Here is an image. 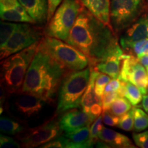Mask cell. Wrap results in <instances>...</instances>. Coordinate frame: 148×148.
Here are the masks:
<instances>
[{
    "label": "cell",
    "mask_w": 148,
    "mask_h": 148,
    "mask_svg": "<svg viewBox=\"0 0 148 148\" xmlns=\"http://www.w3.org/2000/svg\"><path fill=\"white\" fill-rule=\"evenodd\" d=\"M65 42L82 51L88 58L91 67L114 53L123 52L112 27L84 7Z\"/></svg>",
    "instance_id": "1"
},
{
    "label": "cell",
    "mask_w": 148,
    "mask_h": 148,
    "mask_svg": "<svg viewBox=\"0 0 148 148\" xmlns=\"http://www.w3.org/2000/svg\"><path fill=\"white\" fill-rule=\"evenodd\" d=\"M68 71L40 47L29 65L21 92H29L51 102Z\"/></svg>",
    "instance_id": "2"
},
{
    "label": "cell",
    "mask_w": 148,
    "mask_h": 148,
    "mask_svg": "<svg viewBox=\"0 0 148 148\" xmlns=\"http://www.w3.org/2000/svg\"><path fill=\"white\" fill-rule=\"evenodd\" d=\"M40 41L1 62V90L7 96L21 91L27 71L36 55Z\"/></svg>",
    "instance_id": "3"
},
{
    "label": "cell",
    "mask_w": 148,
    "mask_h": 148,
    "mask_svg": "<svg viewBox=\"0 0 148 148\" xmlns=\"http://www.w3.org/2000/svg\"><path fill=\"white\" fill-rule=\"evenodd\" d=\"M91 66L68 73L62 80L58 90L56 113L60 114L72 108H79L87 88Z\"/></svg>",
    "instance_id": "4"
},
{
    "label": "cell",
    "mask_w": 148,
    "mask_h": 148,
    "mask_svg": "<svg viewBox=\"0 0 148 148\" xmlns=\"http://www.w3.org/2000/svg\"><path fill=\"white\" fill-rule=\"evenodd\" d=\"M49 103L39 96L19 91L8 95L5 108L11 116L27 125L43 117Z\"/></svg>",
    "instance_id": "5"
},
{
    "label": "cell",
    "mask_w": 148,
    "mask_h": 148,
    "mask_svg": "<svg viewBox=\"0 0 148 148\" xmlns=\"http://www.w3.org/2000/svg\"><path fill=\"white\" fill-rule=\"evenodd\" d=\"M40 47L50 54L68 73L80 71L89 66L87 57L64 40L45 36L40 41Z\"/></svg>",
    "instance_id": "6"
},
{
    "label": "cell",
    "mask_w": 148,
    "mask_h": 148,
    "mask_svg": "<svg viewBox=\"0 0 148 148\" xmlns=\"http://www.w3.org/2000/svg\"><path fill=\"white\" fill-rule=\"evenodd\" d=\"M82 8L78 0H63L48 21L45 36L66 41Z\"/></svg>",
    "instance_id": "7"
},
{
    "label": "cell",
    "mask_w": 148,
    "mask_h": 148,
    "mask_svg": "<svg viewBox=\"0 0 148 148\" xmlns=\"http://www.w3.org/2000/svg\"><path fill=\"white\" fill-rule=\"evenodd\" d=\"M145 0H112L110 25L116 34L125 30L139 18Z\"/></svg>",
    "instance_id": "8"
},
{
    "label": "cell",
    "mask_w": 148,
    "mask_h": 148,
    "mask_svg": "<svg viewBox=\"0 0 148 148\" xmlns=\"http://www.w3.org/2000/svg\"><path fill=\"white\" fill-rule=\"evenodd\" d=\"M45 36V30L28 23H18L17 27L6 43L0 47V59L3 60L19 52L36 42L40 41Z\"/></svg>",
    "instance_id": "9"
},
{
    "label": "cell",
    "mask_w": 148,
    "mask_h": 148,
    "mask_svg": "<svg viewBox=\"0 0 148 148\" xmlns=\"http://www.w3.org/2000/svg\"><path fill=\"white\" fill-rule=\"evenodd\" d=\"M62 132L59 120L52 117L37 126L27 128L24 132L16 135V139L21 147H36L61 136Z\"/></svg>",
    "instance_id": "10"
},
{
    "label": "cell",
    "mask_w": 148,
    "mask_h": 148,
    "mask_svg": "<svg viewBox=\"0 0 148 148\" xmlns=\"http://www.w3.org/2000/svg\"><path fill=\"white\" fill-rule=\"evenodd\" d=\"M120 78L137 86L143 95L147 92L148 74L137 57L131 54H125L121 63Z\"/></svg>",
    "instance_id": "11"
},
{
    "label": "cell",
    "mask_w": 148,
    "mask_h": 148,
    "mask_svg": "<svg viewBox=\"0 0 148 148\" xmlns=\"http://www.w3.org/2000/svg\"><path fill=\"white\" fill-rule=\"evenodd\" d=\"M99 71L92 69L88 84L81 100L80 106L93 121L101 115L103 112L101 97L97 95L95 90V81Z\"/></svg>",
    "instance_id": "12"
},
{
    "label": "cell",
    "mask_w": 148,
    "mask_h": 148,
    "mask_svg": "<svg viewBox=\"0 0 148 148\" xmlns=\"http://www.w3.org/2000/svg\"><path fill=\"white\" fill-rule=\"evenodd\" d=\"M145 38H148V14L140 16L127 28L119 42L123 50L129 51L134 42Z\"/></svg>",
    "instance_id": "13"
},
{
    "label": "cell",
    "mask_w": 148,
    "mask_h": 148,
    "mask_svg": "<svg viewBox=\"0 0 148 148\" xmlns=\"http://www.w3.org/2000/svg\"><path fill=\"white\" fill-rule=\"evenodd\" d=\"M93 121L87 113L75 108L64 112L59 119V124L63 132L69 133L86 125H90Z\"/></svg>",
    "instance_id": "14"
},
{
    "label": "cell",
    "mask_w": 148,
    "mask_h": 148,
    "mask_svg": "<svg viewBox=\"0 0 148 148\" xmlns=\"http://www.w3.org/2000/svg\"><path fill=\"white\" fill-rule=\"evenodd\" d=\"M83 7L96 18L111 27L110 0H79Z\"/></svg>",
    "instance_id": "15"
},
{
    "label": "cell",
    "mask_w": 148,
    "mask_h": 148,
    "mask_svg": "<svg viewBox=\"0 0 148 148\" xmlns=\"http://www.w3.org/2000/svg\"><path fill=\"white\" fill-rule=\"evenodd\" d=\"M36 23L42 24L47 21V0H18Z\"/></svg>",
    "instance_id": "16"
},
{
    "label": "cell",
    "mask_w": 148,
    "mask_h": 148,
    "mask_svg": "<svg viewBox=\"0 0 148 148\" xmlns=\"http://www.w3.org/2000/svg\"><path fill=\"white\" fill-rule=\"evenodd\" d=\"M99 137L101 141L103 142L108 147H134L131 140L125 135L104 126Z\"/></svg>",
    "instance_id": "17"
},
{
    "label": "cell",
    "mask_w": 148,
    "mask_h": 148,
    "mask_svg": "<svg viewBox=\"0 0 148 148\" xmlns=\"http://www.w3.org/2000/svg\"><path fill=\"white\" fill-rule=\"evenodd\" d=\"M124 55L123 52L114 53L91 68L101 73L107 74L112 78H119Z\"/></svg>",
    "instance_id": "18"
},
{
    "label": "cell",
    "mask_w": 148,
    "mask_h": 148,
    "mask_svg": "<svg viewBox=\"0 0 148 148\" xmlns=\"http://www.w3.org/2000/svg\"><path fill=\"white\" fill-rule=\"evenodd\" d=\"M90 125L81 127L69 133H64V136L69 140V148L92 147L90 140Z\"/></svg>",
    "instance_id": "19"
},
{
    "label": "cell",
    "mask_w": 148,
    "mask_h": 148,
    "mask_svg": "<svg viewBox=\"0 0 148 148\" xmlns=\"http://www.w3.org/2000/svg\"><path fill=\"white\" fill-rule=\"evenodd\" d=\"M1 18L3 21L16 22V23H28L34 24L36 22L29 15L27 11L21 5L15 8L1 10Z\"/></svg>",
    "instance_id": "20"
},
{
    "label": "cell",
    "mask_w": 148,
    "mask_h": 148,
    "mask_svg": "<svg viewBox=\"0 0 148 148\" xmlns=\"http://www.w3.org/2000/svg\"><path fill=\"white\" fill-rule=\"evenodd\" d=\"M117 92L120 97H126L133 106L138 105L143 99V93L139 88L130 82L121 80V86Z\"/></svg>",
    "instance_id": "21"
},
{
    "label": "cell",
    "mask_w": 148,
    "mask_h": 148,
    "mask_svg": "<svg viewBox=\"0 0 148 148\" xmlns=\"http://www.w3.org/2000/svg\"><path fill=\"white\" fill-rule=\"evenodd\" d=\"M27 124L16 119H12L8 116H1L0 130L3 134L17 135L27 128Z\"/></svg>",
    "instance_id": "22"
},
{
    "label": "cell",
    "mask_w": 148,
    "mask_h": 148,
    "mask_svg": "<svg viewBox=\"0 0 148 148\" xmlns=\"http://www.w3.org/2000/svg\"><path fill=\"white\" fill-rule=\"evenodd\" d=\"M132 103L125 97L116 98L110 107V110L114 115L121 116L132 108Z\"/></svg>",
    "instance_id": "23"
},
{
    "label": "cell",
    "mask_w": 148,
    "mask_h": 148,
    "mask_svg": "<svg viewBox=\"0 0 148 148\" xmlns=\"http://www.w3.org/2000/svg\"><path fill=\"white\" fill-rule=\"evenodd\" d=\"M134 119L135 132H142L148 127V115L141 108L134 107Z\"/></svg>",
    "instance_id": "24"
},
{
    "label": "cell",
    "mask_w": 148,
    "mask_h": 148,
    "mask_svg": "<svg viewBox=\"0 0 148 148\" xmlns=\"http://www.w3.org/2000/svg\"><path fill=\"white\" fill-rule=\"evenodd\" d=\"M18 23L12 22H1L0 24V47H2L6 43L9 38L14 32L17 27Z\"/></svg>",
    "instance_id": "25"
},
{
    "label": "cell",
    "mask_w": 148,
    "mask_h": 148,
    "mask_svg": "<svg viewBox=\"0 0 148 148\" xmlns=\"http://www.w3.org/2000/svg\"><path fill=\"white\" fill-rule=\"evenodd\" d=\"M103 123L102 115H100L92 122L90 127V140L92 145H96L100 140L99 136L103 127Z\"/></svg>",
    "instance_id": "26"
},
{
    "label": "cell",
    "mask_w": 148,
    "mask_h": 148,
    "mask_svg": "<svg viewBox=\"0 0 148 148\" xmlns=\"http://www.w3.org/2000/svg\"><path fill=\"white\" fill-rule=\"evenodd\" d=\"M134 107L123 115L120 116V121L117 127L125 131H131L134 130Z\"/></svg>",
    "instance_id": "27"
},
{
    "label": "cell",
    "mask_w": 148,
    "mask_h": 148,
    "mask_svg": "<svg viewBox=\"0 0 148 148\" xmlns=\"http://www.w3.org/2000/svg\"><path fill=\"white\" fill-rule=\"evenodd\" d=\"M111 78L112 77L107 74L99 72L95 81V90L98 96L101 97L103 95L106 86L111 80Z\"/></svg>",
    "instance_id": "28"
},
{
    "label": "cell",
    "mask_w": 148,
    "mask_h": 148,
    "mask_svg": "<svg viewBox=\"0 0 148 148\" xmlns=\"http://www.w3.org/2000/svg\"><path fill=\"white\" fill-rule=\"evenodd\" d=\"M69 140L65 136H59L41 146L42 148H69Z\"/></svg>",
    "instance_id": "29"
},
{
    "label": "cell",
    "mask_w": 148,
    "mask_h": 148,
    "mask_svg": "<svg viewBox=\"0 0 148 148\" xmlns=\"http://www.w3.org/2000/svg\"><path fill=\"white\" fill-rule=\"evenodd\" d=\"M103 122L104 124L111 127H117L120 121V116H116L110 110H103L102 113Z\"/></svg>",
    "instance_id": "30"
},
{
    "label": "cell",
    "mask_w": 148,
    "mask_h": 148,
    "mask_svg": "<svg viewBox=\"0 0 148 148\" xmlns=\"http://www.w3.org/2000/svg\"><path fill=\"white\" fill-rule=\"evenodd\" d=\"M120 97L117 91L104 92L101 96V101H102L103 110H106L110 109L112 103L114 102L116 98Z\"/></svg>",
    "instance_id": "31"
},
{
    "label": "cell",
    "mask_w": 148,
    "mask_h": 148,
    "mask_svg": "<svg viewBox=\"0 0 148 148\" xmlns=\"http://www.w3.org/2000/svg\"><path fill=\"white\" fill-rule=\"evenodd\" d=\"M21 145L17 140L10 137L8 135L1 134L0 136V147L1 148H18Z\"/></svg>",
    "instance_id": "32"
},
{
    "label": "cell",
    "mask_w": 148,
    "mask_h": 148,
    "mask_svg": "<svg viewBox=\"0 0 148 148\" xmlns=\"http://www.w3.org/2000/svg\"><path fill=\"white\" fill-rule=\"evenodd\" d=\"M132 138L138 147L148 148V130L140 133H134L132 134Z\"/></svg>",
    "instance_id": "33"
},
{
    "label": "cell",
    "mask_w": 148,
    "mask_h": 148,
    "mask_svg": "<svg viewBox=\"0 0 148 148\" xmlns=\"http://www.w3.org/2000/svg\"><path fill=\"white\" fill-rule=\"evenodd\" d=\"M63 0H47L48 3V12H47V22L50 21L54 14L56 10L58 8L60 3Z\"/></svg>",
    "instance_id": "34"
},
{
    "label": "cell",
    "mask_w": 148,
    "mask_h": 148,
    "mask_svg": "<svg viewBox=\"0 0 148 148\" xmlns=\"http://www.w3.org/2000/svg\"><path fill=\"white\" fill-rule=\"evenodd\" d=\"M121 86V79L120 78H113L106 86L104 92L117 91Z\"/></svg>",
    "instance_id": "35"
},
{
    "label": "cell",
    "mask_w": 148,
    "mask_h": 148,
    "mask_svg": "<svg viewBox=\"0 0 148 148\" xmlns=\"http://www.w3.org/2000/svg\"><path fill=\"white\" fill-rule=\"evenodd\" d=\"M21 5L18 0H0L1 10L15 8Z\"/></svg>",
    "instance_id": "36"
},
{
    "label": "cell",
    "mask_w": 148,
    "mask_h": 148,
    "mask_svg": "<svg viewBox=\"0 0 148 148\" xmlns=\"http://www.w3.org/2000/svg\"><path fill=\"white\" fill-rule=\"evenodd\" d=\"M142 107L146 112H148V94H145L142 99Z\"/></svg>",
    "instance_id": "37"
},
{
    "label": "cell",
    "mask_w": 148,
    "mask_h": 148,
    "mask_svg": "<svg viewBox=\"0 0 148 148\" xmlns=\"http://www.w3.org/2000/svg\"><path fill=\"white\" fill-rule=\"evenodd\" d=\"M138 59H139L140 62H141V64H143L144 66L147 67L148 66V54L143 56L140 57V58H139Z\"/></svg>",
    "instance_id": "38"
},
{
    "label": "cell",
    "mask_w": 148,
    "mask_h": 148,
    "mask_svg": "<svg viewBox=\"0 0 148 148\" xmlns=\"http://www.w3.org/2000/svg\"><path fill=\"white\" fill-rule=\"evenodd\" d=\"M146 54H148V42L145 44V45H144V47L143 48V49H142L141 52H140V55L138 56L137 58H140V57L143 56H145Z\"/></svg>",
    "instance_id": "39"
},
{
    "label": "cell",
    "mask_w": 148,
    "mask_h": 148,
    "mask_svg": "<svg viewBox=\"0 0 148 148\" xmlns=\"http://www.w3.org/2000/svg\"><path fill=\"white\" fill-rule=\"evenodd\" d=\"M146 69H147V74H148V66H147V67H146Z\"/></svg>",
    "instance_id": "40"
},
{
    "label": "cell",
    "mask_w": 148,
    "mask_h": 148,
    "mask_svg": "<svg viewBox=\"0 0 148 148\" xmlns=\"http://www.w3.org/2000/svg\"><path fill=\"white\" fill-rule=\"evenodd\" d=\"M147 92H148V86H147Z\"/></svg>",
    "instance_id": "41"
}]
</instances>
